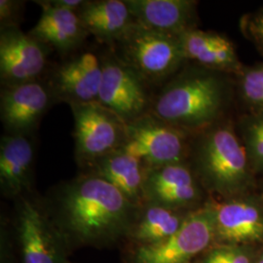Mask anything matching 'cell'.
<instances>
[{
	"label": "cell",
	"mask_w": 263,
	"mask_h": 263,
	"mask_svg": "<svg viewBox=\"0 0 263 263\" xmlns=\"http://www.w3.org/2000/svg\"><path fill=\"white\" fill-rule=\"evenodd\" d=\"M53 103L55 101L47 81L38 79L2 86L0 119L6 134L30 136Z\"/></svg>",
	"instance_id": "obj_11"
},
{
	"label": "cell",
	"mask_w": 263,
	"mask_h": 263,
	"mask_svg": "<svg viewBox=\"0 0 263 263\" xmlns=\"http://www.w3.org/2000/svg\"><path fill=\"white\" fill-rule=\"evenodd\" d=\"M19 234L24 263H62L47 217L28 200L20 206Z\"/></svg>",
	"instance_id": "obj_18"
},
{
	"label": "cell",
	"mask_w": 263,
	"mask_h": 263,
	"mask_svg": "<svg viewBox=\"0 0 263 263\" xmlns=\"http://www.w3.org/2000/svg\"><path fill=\"white\" fill-rule=\"evenodd\" d=\"M109 49L155 91L187 63L179 35L137 23L127 28Z\"/></svg>",
	"instance_id": "obj_4"
},
{
	"label": "cell",
	"mask_w": 263,
	"mask_h": 263,
	"mask_svg": "<svg viewBox=\"0 0 263 263\" xmlns=\"http://www.w3.org/2000/svg\"><path fill=\"white\" fill-rule=\"evenodd\" d=\"M102 77V56L88 50L58 65L47 83L55 103L70 106L98 103Z\"/></svg>",
	"instance_id": "obj_10"
},
{
	"label": "cell",
	"mask_w": 263,
	"mask_h": 263,
	"mask_svg": "<svg viewBox=\"0 0 263 263\" xmlns=\"http://www.w3.org/2000/svg\"><path fill=\"white\" fill-rule=\"evenodd\" d=\"M236 104L235 76L187 62L154 92L151 113L192 135L233 117Z\"/></svg>",
	"instance_id": "obj_1"
},
{
	"label": "cell",
	"mask_w": 263,
	"mask_h": 263,
	"mask_svg": "<svg viewBox=\"0 0 263 263\" xmlns=\"http://www.w3.org/2000/svg\"><path fill=\"white\" fill-rule=\"evenodd\" d=\"M50 48L20 27L1 28L0 78L2 86L41 79Z\"/></svg>",
	"instance_id": "obj_12"
},
{
	"label": "cell",
	"mask_w": 263,
	"mask_h": 263,
	"mask_svg": "<svg viewBox=\"0 0 263 263\" xmlns=\"http://www.w3.org/2000/svg\"><path fill=\"white\" fill-rule=\"evenodd\" d=\"M57 221L85 243L111 240L129 232L140 208L105 179L86 173L58 189Z\"/></svg>",
	"instance_id": "obj_2"
},
{
	"label": "cell",
	"mask_w": 263,
	"mask_h": 263,
	"mask_svg": "<svg viewBox=\"0 0 263 263\" xmlns=\"http://www.w3.org/2000/svg\"><path fill=\"white\" fill-rule=\"evenodd\" d=\"M42 8L37 24L29 34L63 55L77 50L89 35L77 12L52 5L48 0L35 1Z\"/></svg>",
	"instance_id": "obj_16"
},
{
	"label": "cell",
	"mask_w": 263,
	"mask_h": 263,
	"mask_svg": "<svg viewBox=\"0 0 263 263\" xmlns=\"http://www.w3.org/2000/svg\"><path fill=\"white\" fill-rule=\"evenodd\" d=\"M77 14L88 34L107 48L135 23L125 0H87Z\"/></svg>",
	"instance_id": "obj_20"
},
{
	"label": "cell",
	"mask_w": 263,
	"mask_h": 263,
	"mask_svg": "<svg viewBox=\"0 0 263 263\" xmlns=\"http://www.w3.org/2000/svg\"><path fill=\"white\" fill-rule=\"evenodd\" d=\"M216 239L215 212L212 201L191 211L179 230L168 239L140 246L134 263H188Z\"/></svg>",
	"instance_id": "obj_8"
},
{
	"label": "cell",
	"mask_w": 263,
	"mask_h": 263,
	"mask_svg": "<svg viewBox=\"0 0 263 263\" xmlns=\"http://www.w3.org/2000/svg\"><path fill=\"white\" fill-rule=\"evenodd\" d=\"M240 29L244 37L263 57V4L257 9L245 14L240 20Z\"/></svg>",
	"instance_id": "obj_24"
},
{
	"label": "cell",
	"mask_w": 263,
	"mask_h": 263,
	"mask_svg": "<svg viewBox=\"0 0 263 263\" xmlns=\"http://www.w3.org/2000/svg\"><path fill=\"white\" fill-rule=\"evenodd\" d=\"M216 239L228 246L263 240V201L252 194L212 201Z\"/></svg>",
	"instance_id": "obj_13"
},
{
	"label": "cell",
	"mask_w": 263,
	"mask_h": 263,
	"mask_svg": "<svg viewBox=\"0 0 263 263\" xmlns=\"http://www.w3.org/2000/svg\"><path fill=\"white\" fill-rule=\"evenodd\" d=\"M200 263H252L248 252L239 246L222 245L211 250Z\"/></svg>",
	"instance_id": "obj_25"
},
{
	"label": "cell",
	"mask_w": 263,
	"mask_h": 263,
	"mask_svg": "<svg viewBox=\"0 0 263 263\" xmlns=\"http://www.w3.org/2000/svg\"><path fill=\"white\" fill-rule=\"evenodd\" d=\"M256 263H263V257L262 256H260V258L257 260V262Z\"/></svg>",
	"instance_id": "obj_28"
},
{
	"label": "cell",
	"mask_w": 263,
	"mask_h": 263,
	"mask_svg": "<svg viewBox=\"0 0 263 263\" xmlns=\"http://www.w3.org/2000/svg\"><path fill=\"white\" fill-rule=\"evenodd\" d=\"M191 134L160 119L152 113L126 123L122 148L145 169L186 162Z\"/></svg>",
	"instance_id": "obj_5"
},
{
	"label": "cell",
	"mask_w": 263,
	"mask_h": 263,
	"mask_svg": "<svg viewBox=\"0 0 263 263\" xmlns=\"http://www.w3.org/2000/svg\"><path fill=\"white\" fill-rule=\"evenodd\" d=\"M235 128L254 175H263V110L241 114Z\"/></svg>",
	"instance_id": "obj_22"
},
{
	"label": "cell",
	"mask_w": 263,
	"mask_h": 263,
	"mask_svg": "<svg viewBox=\"0 0 263 263\" xmlns=\"http://www.w3.org/2000/svg\"><path fill=\"white\" fill-rule=\"evenodd\" d=\"M135 23L143 27L180 35L199 28L196 0H125Z\"/></svg>",
	"instance_id": "obj_15"
},
{
	"label": "cell",
	"mask_w": 263,
	"mask_h": 263,
	"mask_svg": "<svg viewBox=\"0 0 263 263\" xmlns=\"http://www.w3.org/2000/svg\"><path fill=\"white\" fill-rule=\"evenodd\" d=\"M188 213L146 203L139 209L129 232L140 246L157 244L179 230Z\"/></svg>",
	"instance_id": "obj_21"
},
{
	"label": "cell",
	"mask_w": 263,
	"mask_h": 263,
	"mask_svg": "<svg viewBox=\"0 0 263 263\" xmlns=\"http://www.w3.org/2000/svg\"><path fill=\"white\" fill-rule=\"evenodd\" d=\"M186 162L206 192L222 200L249 194L255 175L230 117L192 134Z\"/></svg>",
	"instance_id": "obj_3"
},
{
	"label": "cell",
	"mask_w": 263,
	"mask_h": 263,
	"mask_svg": "<svg viewBox=\"0 0 263 263\" xmlns=\"http://www.w3.org/2000/svg\"><path fill=\"white\" fill-rule=\"evenodd\" d=\"M261 256H262V257H263V254H262V255H261Z\"/></svg>",
	"instance_id": "obj_29"
},
{
	"label": "cell",
	"mask_w": 263,
	"mask_h": 263,
	"mask_svg": "<svg viewBox=\"0 0 263 263\" xmlns=\"http://www.w3.org/2000/svg\"><path fill=\"white\" fill-rule=\"evenodd\" d=\"M28 135L2 136L0 141V185L2 192L19 196L31 183L34 143Z\"/></svg>",
	"instance_id": "obj_17"
},
{
	"label": "cell",
	"mask_w": 263,
	"mask_h": 263,
	"mask_svg": "<svg viewBox=\"0 0 263 263\" xmlns=\"http://www.w3.org/2000/svg\"><path fill=\"white\" fill-rule=\"evenodd\" d=\"M105 179L119 190L133 205L141 208L145 204L144 181L146 169L141 162L123 149L114 151L86 168Z\"/></svg>",
	"instance_id": "obj_19"
},
{
	"label": "cell",
	"mask_w": 263,
	"mask_h": 263,
	"mask_svg": "<svg viewBox=\"0 0 263 263\" xmlns=\"http://www.w3.org/2000/svg\"><path fill=\"white\" fill-rule=\"evenodd\" d=\"M52 5L78 12L84 4V0H48Z\"/></svg>",
	"instance_id": "obj_27"
},
{
	"label": "cell",
	"mask_w": 263,
	"mask_h": 263,
	"mask_svg": "<svg viewBox=\"0 0 263 263\" xmlns=\"http://www.w3.org/2000/svg\"><path fill=\"white\" fill-rule=\"evenodd\" d=\"M74 119V156L86 169L96 160L121 149L126 123L99 103L70 105Z\"/></svg>",
	"instance_id": "obj_7"
},
{
	"label": "cell",
	"mask_w": 263,
	"mask_h": 263,
	"mask_svg": "<svg viewBox=\"0 0 263 263\" xmlns=\"http://www.w3.org/2000/svg\"><path fill=\"white\" fill-rule=\"evenodd\" d=\"M98 103L130 123L151 112L155 90L106 47Z\"/></svg>",
	"instance_id": "obj_6"
},
{
	"label": "cell",
	"mask_w": 263,
	"mask_h": 263,
	"mask_svg": "<svg viewBox=\"0 0 263 263\" xmlns=\"http://www.w3.org/2000/svg\"><path fill=\"white\" fill-rule=\"evenodd\" d=\"M237 104L243 105L245 112L263 110V61L246 66L235 76Z\"/></svg>",
	"instance_id": "obj_23"
},
{
	"label": "cell",
	"mask_w": 263,
	"mask_h": 263,
	"mask_svg": "<svg viewBox=\"0 0 263 263\" xmlns=\"http://www.w3.org/2000/svg\"><path fill=\"white\" fill-rule=\"evenodd\" d=\"M205 192L187 162L146 170L145 204H157L188 213L207 203L204 201Z\"/></svg>",
	"instance_id": "obj_9"
},
{
	"label": "cell",
	"mask_w": 263,
	"mask_h": 263,
	"mask_svg": "<svg viewBox=\"0 0 263 263\" xmlns=\"http://www.w3.org/2000/svg\"><path fill=\"white\" fill-rule=\"evenodd\" d=\"M24 13V2L18 0L0 1V27L1 28L20 27ZM0 28V29H1Z\"/></svg>",
	"instance_id": "obj_26"
},
{
	"label": "cell",
	"mask_w": 263,
	"mask_h": 263,
	"mask_svg": "<svg viewBox=\"0 0 263 263\" xmlns=\"http://www.w3.org/2000/svg\"><path fill=\"white\" fill-rule=\"evenodd\" d=\"M185 60L229 76H238L245 65L232 40L216 31L190 29L179 35Z\"/></svg>",
	"instance_id": "obj_14"
}]
</instances>
